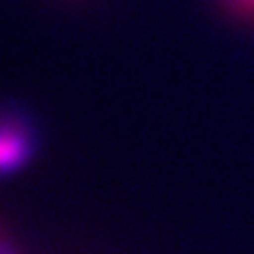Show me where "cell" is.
Masks as SVG:
<instances>
[{"mask_svg": "<svg viewBox=\"0 0 254 254\" xmlns=\"http://www.w3.org/2000/svg\"><path fill=\"white\" fill-rule=\"evenodd\" d=\"M30 154V130L14 114H0V176L16 170Z\"/></svg>", "mask_w": 254, "mask_h": 254, "instance_id": "1", "label": "cell"}, {"mask_svg": "<svg viewBox=\"0 0 254 254\" xmlns=\"http://www.w3.org/2000/svg\"><path fill=\"white\" fill-rule=\"evenodd\" d=\"M214 2L230 20L254 26V0H214Z\"/></svg>", "mask_w": 254, "mask_h": 254, "instance_id": "2", "label": "cell"}]
</instances>
